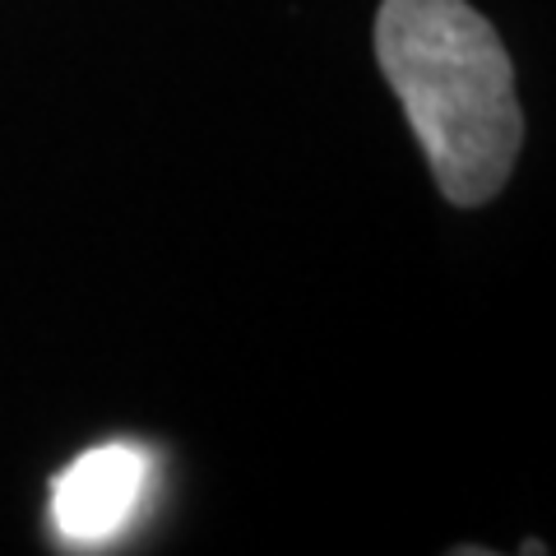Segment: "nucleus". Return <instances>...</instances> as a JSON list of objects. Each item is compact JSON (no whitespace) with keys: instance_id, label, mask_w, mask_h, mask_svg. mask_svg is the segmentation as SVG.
Returning <instances> with one entry per match:
<instances>
[{"instance_id":"1","label":"nucleus","mask_w":556,"mask_h":556,"mask_svg":"<svg viewBox=\"0 0 556 556\" xmlns=\"http://www.w3.org/2000/svg\"><path fill=\"white\" fill-rule=\"evenodd\" d=\"M376 56L445 200L486 204L510 181L525 139L496 28L464 0H386Z\"/></svg>"},{"instance_id":"2","label":"nucleus","mask_w":556,"mask_h":556,"mask_svg":"<svg viewBox=\"0 0 556 556\" xmlns=\"http://www.w3.org/2000/svg\"><path fill=\"white\" fill-rule=\"evenodd\" d=\"M149 486V455L112 441L84 455L51 482V519L70 547H102L135 519Z\"/></svg>"}]
</instances>
